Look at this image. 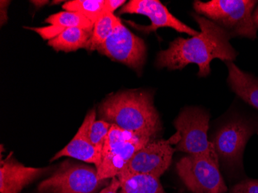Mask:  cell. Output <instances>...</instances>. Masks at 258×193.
I'll return each instance as SVG.
<instances>
[{"instance_id": "6da1fadb", "label": "cell", "mask_w": 258, "mask_h": 193, "mask_svg": "<svg viewBox=\"0 0 258 193\" xmlns=\"http://www.w3.org/2000/svg\"><path fill=\"white\" fill-rule=\"evenodd\" d=\"M201 32L189 38L178 37L169 48L159 52L156 66L170 71L183 69L187 65H198V76L205 78L210 74V63L214 59L233 62L237 52L230 44V37L215 23L199 14H192Z\"/></svg>"}, {"instance_id": "7a4b0ae2", "label": "cell", "mask_w": 258, "mask_h": 193, "mask_svg": "<svg viewBox=\"0 0 258 193\" xmlns=\"http://www.w3.org/2000/svg\"><path fill=\"white\" fill-rule=\"evenodd\" d=\"M99 113L101 120L137 136L153 139L161 131L153 98L146 91L133 90L109 96Z\"/></svg>"}, {"instance_id": "3957f363", "label": "cell", "mask_w": 258, "mask_h": 193, "mask_svg": "<svg viewBox=\"0 0 258 193\" xmlns=\"http://www.w3.org/2000/svg\"><path fill=\"white\" fill-rule=\"evenodd\" d=\"M257 1L254 0H212L195 1L194 7L200 15L221 27L230 38H256L257 29L253 21V13Z\"/></svg>"}, {"instance_id": "277c9868", "label": "cell", "mask_w": 258, "mask_h": 193, "mask_svg": "<svg viewBox=\"0 0 258 193\" xmlns=\"http://www.w3.org/2000/svg\"><path fill=\"white\" fill-rule=\"evenodd\" d=\"M109 184V179H98L96 168L68 160L43 180L37 189L39 193H96Z\"/></svg>"}, {"instance_id": "5b68a950", "label": "cell", "mask_w": 258, "mask_h": 193, "mask_svg": "<svg viewBox=\"0 0 258 193\" xmlns=\"http://www.w3.org/2000/svg\"><path fill=\"white\" fill-rule=\"evenodd\" d=\"M209 122L210 114L200 107L182 110L174 121L181 137L175 149L191 155H206L219 161L214 144L207 136Z\"/></svg>"}, {"instance_id": "8992f818", "label": "cell", "mask_w": 258, "mask_h": 193, "mask_svg": "<svg viewBox=\"0 0 258 193\" xmlns=\"http://www.w3.org/2000/svg\"><path fill=\"white\" fill-rule=\"evenodd\" d=\"M152 141L112 125L102 151V161L97 169L99 180L118 177L133 155Z\"/></svg>"}, {"instance_id": "52a82bcc", "label": "cell", "mask_w": 258, "mask_h": 193, "mask_svg": "<svg viewBox=\"0 0 258 193\" xmlns=\"http://www.w3.org/2000/svg\"><path fill=\"white\" fill-rule=\"evenodd\" d=\"M258 133V122L236 117L222 126L214 137L213 144L219 159L233 170L241 169L245 147L250 138Z\"/></svg>"}, {"instance_id": "ba28073f", "label": "cell", "mask_w": 258, "mask_h": 193, "mask_svg": "<svg viewBox=\"0 0 258 193\" xmlns=\"http://www.w3.org/2000/svg\"><path fill=\"white\" fill-rule=\"evenodd\" d=\"M180 134L176 132L168 140L151 141L139 149L123 168L118 178L123 182L136 175H148L160 178L169 168L175 149L172 145H177Z\"/></svg>"}, {"instance_id": "9c48e42d", "label": "cell", "mask_w": 258, "mask_h": 193, "mask_svg": "<svg viewBox=\"0 0 258 193\" xmlns=\"http://www.w3.org/2000/svg\"><path fill=\"white\" fill-rule=\"evenodd\" d=\"M179 178L194 193H225L227 187L219 169V161L206 155H188L176 164Z\"/></svg>"}, {"instance_id": "30bf717a", "label": "cell", "mask_w": 258, "mask_h": 193, "mask_svg": "<svg viewBox=\"0 0 258 193\" xmlns=\"http://www.w3.org/2000/svg\"><path fill=\"white\" fill-rule=\"evenodd\" d=\"M97 50L136 71H141L146 62V46L144 41L124 27L122 23Z\"/></svg>"}, {"instance_id": "8fae6325", "label": "cell", "mask_w": 258, "mask_h": 193, "mask_svg": "<svg viewBox=\"0 0 258 193\" xmlns=\"http://www.w3.org/2000/svg\"><path fill=\"white\" fill-rule=\"evenodd\" d=\"M139 14L149 17L151 25L148 27L134 25L138 30L146 33L163 27L173 29L179 33H186L191 37L200 33L174 17L159 0H131L120 10L119 14Z\"/></svg>"}, {"instance_id": "7c38bea8", "label": "cell", "mask_w": 258, "mask_h": 193, "mask_svg": "<svg viewBox=\"0 0 258 193\" xmlns=\"http://www.w3.org/2000/svg\"><path fill=\"white\" fill-rule=\"evenodd\" d=\"M95 120L96 111L92 110L87 114L83 124H81L72 142L57 152L50 162L60 159L61 157H72L87 163L94 164L98 169L102 161V152L95 147L90 139V130Z\"/></svg>"}, {"instance_id": "4fadbf2b", "label": "cell", "mask_w": 258, "mask_h": 193, "mask_svg": "<svg viewBox=\"0 0 258 193\" xmlns=\"http://www.w3.org/2000/svg\"><path fill=\"white\" fill-rule=\"evenodd\" d=\"M10 153L0 162V192L20 193L33 181L49 172V168H31L16 160Z\"/></svg>"}, {"instance_id": "5bb4252c", "label": "cell", "mask_w": 258, "mask_h": 193, "mask_svg": "<svg viewBox=\"0 0 258 193\" xmlns=\"http://www.w3.org/2000/svg\"><path fill=\"white\" fill-rule=\"evenodd\" d=\"M227 83L240 99L258 110V78L244 72L233 62H227Z\"/></svg>"}, {"instance_id": "9a60e30c", "label": "cell", "mask_w": 258, "mask_h": 193, "mask_svg": "<svg viewBox=\"0 0 258 193\" xmlns=\"http://www.w3.org/2000/svg\"><path fill=\"white\" fill-rule=\"evenodd\" d=\"M92 31L81 28H68L59 36L49 40L48 45L56 51L72 52L86 48Z\"/></svg>"}, {"instance_id": "2e32d148", "label": "cell", "mask_w": 258, "mask_h": 193, "mask_svg": "<svg viewBox=\"0 0 258 193\" xmlns=\"http://www.w3.org/2000/svg\"><path fill=\"white\" fill-rule=\"evenodd\" d=\"M121 23V20L114 14H103L95 22L91 39L86 46L87 50L91 51L97 50Z\"/></svg>"}, {"instance_id": "e0dca14e", "label": "cell", "mask_w": 258, "mask_h": 193, "mask_svg": "<svg viewBox=\"0 0 258 193\" xmlns=\"http://www.w3.org/2000/svg\"><path fill=\"white\" fill-rule=\"evenodd\" d=\"M120 193H166L159 178L148 175H136L121 182Z\"/></svg>"}, {"instance_id": "ac0fdd59", "label": "cell", "mask_w": 258, "mask_h": 193, "mask_svg": "<svg viewBox=\"0 0 258 193\" xmlns=\"http://www.w3.org/2000/svg\"><path fill=\"white\" fill-rule=\"evenodd\" d=\"M46 23L63 28H81L93 31L94 23L85 16L75 12L63 11L53 14L46 19Z\"/></svg>"}, {"instance_id": "d6986e66", "label": "cell", "mask_w": 258, "mask_h": 193, "mask_svg": "<svg viewBox=\"0 0 258 193\" xmlns=\"http://www.w3.org/2000/svg\"><path fill=\"white\" fill-rule=\"evenodd\" d=\"M105 0H72L65 3V11L79 13L94 24L103 15Z\"/></svg>"}, {"instance_id": "ffe728a7", "label": "cell", "mask_w": 258, "mask_h": 193, "mask_svg": "<svg viewBox=\"0 0 258 193\" xmlns=\"http://www.w3.org/2000/svg\"><path fill=\"white\" fill-rule=\"evenodd\" d=\"M113 124L104 120H95L90 130V139L95 147L101 152L104 149V142Z\"/></svg>"}, {"instance_id": "44dd1931", "label": "cell", "mask_w": 258, "mask_h": 193, "mask_svg": "<svg viewBox=\"0 0 258 193\" xmlns=\"http://www.w3.org/2000/svg\"><path fill=\"white\" fill-rule=\"evenodd\" d=\"M28 30H33L38 33L43 40H50L52 39L57 37L63 30H66L63 27H56V26H50L46 27H26Z\"/></svg>"}, {"instance_id": "7402d4cb", "label": "cell", "mask_w": 258, "mask_h": 193, "mask_svg": "<svg viewBox=\"0 0 258 193\" xmlns=\"http://www.w3.org/2000/svg\"><path fill=\"white\" fill-rule=\"evenodd\" d=\"M230 193H258V180H243L232 188Z\"/></svg>"}, {"instance_id": "603a6c76", "label": "cell", "mask_w": 258, "mask_h": 193, "mask_svg": "<svg viewBox=\"0 0 258 193\" xmlns=\"http://www.w3.org/2000/svg\"><path fill=\"white\" fill-rule=\"evenodd\" d=\"M124 0H105L104 6V14H114L117 9L125 4Z\"/></svg>"}, {"instance_id": "cb8c5ba5", "label": "cell", "mask_w": 258, "mask_h": 193, "mask_svg": "<svg viewBox=\"0 0 258 193\" xmlns=\"http://www.w3.org/2000/svg\"><path fill=\"white\" fill-rule=\"evenodd\" d=\"M121 188V182L118 178L114 177L111 178L109 185L103 188L100 193H118V190Z\"/></svg>"}, {"instance_id": "d4e9b609", "label": "cell", "mask_w": 258, "mask_h": 193, "mask_svg": "<svg viewBox=\"0 0 258 193\" xmlns=\"http://www.w3.org/2000/svg\"><path fill=\"white\" fill-rule=\"evenodd\" d=\"M10 1H1V26L7 21V7L10 4Z\"/></svg>"}, {"instance_id": "484cf974", "label": "cell", "mask_w": 258, "mask_h": 193, "mask_svg": "<svg viewBox=\"0 0 258 193\" xmlns=\"http://www.w3.org/2000/svg\"><path fill=\"white\" fill-rule=\"evenodd\" d=\"M253 21L255 27H256V29H258V6L253 13Z\"/></svg>"}, {"instance_id": "4316f807", "label": "cell", "mask_w": 258, "mask_h": 193, "mask_svg": "<svg viewBox=\"0 0 258 193\" xmlns=\"http://www.w3.org/2000/svg\"><path fill=\"white\" fill-rule=\"evenodd\" d=\"M35 6H37V7H43L45 4H47L48 1H31Z\"/></svg>"}]
</instances>
